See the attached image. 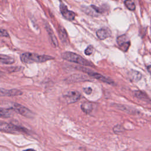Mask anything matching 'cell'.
Returning a JSON list of instances; mask_svg holds the SVG:
<instances>
[{
  "mask_svg": "<svg viewBox=\"0 0 151 151\" xmlns=\"http://www.w3.org/2000/svg\"><path fill=\"white\" fill-rule=\"evenodd\" d=\"M93 50H94V48L92 45H89L87 47V48L84 51V53L86 55H91L92 53H93Z\"/></svg>",
  "mask_w": 151,
  "mask_h": 151,
  "instance_id": "obj_22",
  "label": "cell"
},
{
  "mask_svg": "<svg viewBox=\"0 0 151 151\" xmlns=\"http://www.w3.org/2000/svg\"><path fill=\"white\" fill-rule=\"evenodd\" d=\"M147 70L148 72L150 73V74H151V65H148V66L147 67Z\"/></svg>",
  "mask_w": 151,
  "mask_h": 151,
  "instance_id": "obj_25",
  "label": "cell"
},
{
  "mask_svg": "<svg viewBox=\"0 0 151 151\" xmlns=\"http://www.w3.org/2000/svg\"><path fill=\"white\" fill-rule=\"evenodd\" d=\"M117 42L120 49L124 52L127 51L130 45V42L126 35H122L118 37L117 38Z\"/></svg>",
  "mask_w": 151,
  "mask_h": 151,
  "instance_id": "obj_6",
  "label": "cell"
},
{
  "mask_svg": "<svg viewBox=\"0 0 151 151\" xmlns=\"http://www.w3.org/2000/svg\"><path fill=\"white\" fill-rule=\"evenodd\" d=\"M83 91L87 94H90L92 92V88L91 87H86L83 88Z\"/></svg>",
  "mask_w": 151,
  "mask_h": 151,
  "instance_id": "obj_24",
  "label": "cell"
},
{
  "mask_svg": "<svg viewBox=\"0 0 151 151\" xmlns=\"http://www.w3.org/2000/svg\"><path fill=\"white\" fill-rule=\"evenodd\" d=\"M134 95L136 97H137L138 99H139L140 100H146V101H147V100L149 99L147 95L145 93H143V91H135L134 92Z\"/></svg>",
  "mask_w": 151,
  "mask_h": 151,
  "instance_id": "obj_20",
  "label": "cell"
},
{
  "mask_svg": "<svg viewBox=\"0 0 151 151\" xmlns=\"http://www.w3.org/2000/svg\"><path fill=\"white\" fill-rule=\"evenodd\" d=\"M82 11H83L86 14L93 16V17H97L98 13L95 11V10L90 6H83L82 7Z\"/></svg>",
  "mask_w": 151,
  "mask_h": 151,
  "instance_id": "obj_17",
  "label": "cell"
},
{
  "mask_svg": "<svg viewBox=\"0 0 151 151\" xmlns=\"http://www.w3.org/2000/svg\"><path fill=\"white\" fill-rule=\"evenodd\" d=\"M124 5L130 11H134L136 8L134 0H125Z\"/></svg>",
  "mask_w": 151,
  "mask_h": 151,
  "instance_id": "obj_19",
  "label": "cell"
},
{
  "mask_svg": "<svg viewBox=\"0 0 151 151\" xmlns=\"http://www.w3.org/2000/svg\"><path fill=\"white\" fill-rule=\"evenodd\" d=\"M87 78L84 76H81V75H73L68 77L67 78V81L70 83L71 82H77V81H81L87 80Z\"/></svg>",
  "mask_w": 151,
  "mask_h": 151,
  "instance_id": "obj_14",
  "label": "cell"
},
{
  "mask_svg": "<svg viewBox=\"0 0 151 151\" xmlns=\"http://www.w3.org/2000/svg\"><path fill=\"white\" fill-rule=\"evenodd\" d=\"M45 28H46V29L48 32V34L50 36V40H51V43H52V45H53V47H56L58 46V41H57V40L55 36V35L54 34V32L52 30V29L51 28L50 26L48 24V23H46L45 24Z\"/></svg>",
  "mask_w": 151,
  "mask_h": 151,
  "instance_id": "obj_12",
  "label": "cell"
},
{
  "mask_svg": "<svg viewBox=\"0 0 151 151\" xmlns=\"http://www.w3.org/2000/svg\"><path fill=\"white\" fill-rule=\"evenodd\" d=\"M81 109L83 112H84L86 114H88L92 111L93 105L91 103L88 101H86L81 104Z\"/></svg>",
  "mask_w": 151,
  "mask_h": 151,
  "instance_id": "obj_15",
  "label": "cell"
},
{
  "mask_svg": "<svg viewBox=\"0 0 151 151\" xmlns=\"http://www.w3.org/2000/svg\"><path fill=\"white\" fill-rule=\"evenodd\" d=\"M0 131L8 133H17L19 132L27 133V129L17 125H14L4 122H0Z\"/></svg>",
  "mask_w": 151,
  "mask_h": 151,
  "instance_id": "obj_3",
  "label": "cell"
},
{
  "mask_svg": "<svg viewBox=\"0 0 151 151\" xmlns=\"http://www.w3.org/2000/svg\"><path fill=\"white\" fill-rule=\"evenodd\" d=\"M128 78L130 81L133 83H136L141 80L142 75L141 73L137 71L132 70L128 73Z\"/></svg>",
  "mask_w": 151,
  "mask_h": 151,
  "instance_id": "obj_11",
  "label": "cell"
},
{
  "mask_svg": "<svg viewBox=\"0 0 151 151\" xmlns=\"http://www.w3.org/2000/svg\"><path fill=\"white\" fill-rule=\"evenodd\" d=\"M62 58L70 62L75 63L80 65L86 66H93V64L89 61L86 60L78 54L73 52L67 51L62 54Z\"/></svg>",
  "mask_w": 151,
  "mask_h": 151,
  "instance_id": "obj_2",
  "label": "cell"
},
{
  "mask_svg": "<svg viewBox=\"0 0 151 151\" xmlns=\"http://www.w3.org/2000/svg\"><path fill=\"white\" fill-rule=\"evenodd\" d=\"M0 36L1 37H8L9 34L5 29L0 28Z\"/></svg>",
  "mask_w": 151,
  "mask_h": 151,
  "instance_id": "obj_23",
  "label": "cell"
},
{
  "mask_svg": "<svg viewBox=\"0 0 151 151\" xmlns=\"http://www.w3.org/2000/svg\"><path fill=\"white\" fill-rule=\"evenodd\" d=\"M81 93L77 91H68L65 95L64 98L68 103H76L81 99Z\"/></svg>",
  "mask_w": 151,
  "mask_h": 151,
  "instance_id": "obj_7",
  "label": "cell"
},
{
  "mask_svg": "<svg viewBox=\"0 0 151 151\" xmlns=\"http://www.w3.org/2000/svg\"><path fill=\"white\" fill-rule=\"evenodd\" d=\"M12 109L19 114L27 118H32L34 117V114L30 110L18 103H14Z\"/></svg>",
  "mask_w": 151,
  "mask_h": 151,
  "instance_id": "obj_4",
  "label": "cell"
},
{
  "mask_svg": "<svg viewBox=\"0 0 151 151\" xmlns=\"http://www.w3.org/2000/svg\"><path fill=\"white\" fill-rule=\"evenodd\" d=\"M12 110L10 109L0 107V118H8L12 115Z\"/></svg>",
  "mask_w": 151,
  "mask_h": 151,
  "instance_id": "obj_16",
  "label": "cell"
},
{
  "mask_svg": "<svg viewBox=\"0 0 151 151\" xmlns=\"http://www.w3.org/2000/svg\"><path fill=\"white\" fill-rule=\"evenodd\" d=\"M0 63L4 64H12L15 63V60L10 56L0 54Z\"/></svg>",
  "mask_w": 151,
  "mask_h": 151,
  "instance_id": "obj_13",
  "label": "cell"
},
{
  "mask_svg": "<svg viewBox=\"0 0 151 151\" xmlns=\"http://www.w3.org/2000/svg\"><path fill=\"white\" fill-rule=\"evenodd\" d=\"M113 131L115 133H122L124 130V129L123 128V127H122V126L119 125V124H117L116 126H115L114 127H113Z\"/></svg>",
  "mask_w": 151,
  "mask_h": 151,
  "instance_id": "obj_21",
  "label": "cell"
},
{
  "mask_svg": "<svg viewBox=\"0 0 151 151\" xmlns=\"http://www.w3.org/2000/svg\"><path fill=\"white\" fill-rule=\"evenodd\" d=\"M21 61L25 64H31L34 63H43L48 60H53L54 57L47 55H38L34 53L25 52L20 56Z\"/></svg>",
  "mask_w": 151,
  "mask_h": 151,
  "instance_id": "obj_1",
  "label": "cell"
},
{
  "mask_svg": "<svg viewBox=\"0 0 151 151\" xmlns=\"http://www.w3.org/2000/svg\"><path fill=\"white\" fill-rule=\"evenodd\" d=\"M23 151H37L33 149H26V150H24Z\"/></svg>",
  "mask_w": 151,
  "mask_h": 151,
  "instance_id": "obj_26",
  "label": "cell"
},
{
  "mask_svg": "<svg viewBox=\"0 0 151 151\" xmlns=\"http://www.w3.org/2000/svg\"><path fill=\"white\" fill-rule=\"evenodd\" d=\"M60 10L62 15L67 20L72 21L76 17V14L71 11L68 9L67 6L62 2H60Z\"/></svg>",
  "mask_w": 151,
  "mask_h": 151,
  "instance_id": "obj_5",
  "label": "cell"
},
{
  "mask_svg": "<svg viewBox=\"0 0 151 151\" xmlns=\"http://www.w3.org/2000/svg\"><path fill=\"white\" fill-rule=\"evenodd\" d=\"M88 74L93 77V78H94L97 80H99L101 81H103L104 83H107V84H111V85H113L114 84V81L111 80V79H109V78H106V77L103 76V75L99 74V73H94V72H89L88 73Z\"/></svg>",
  "mask_w": 151,
  "mask_h": 151,
  "instance_id": "obj_9",
  "label": "cell"
},
{
  "mask_svg": "<svg viewBox=\"0 0 151 151\" xmlns=\"http://www.w3.org/2000/svg\"><path fill=\"white\" fill-rule=\"evenodd\" d=\"M58 35L60 40L62 42H65L67 39V33L64 28L63 27H60L58 31Z\"/></svg>",
  "mask_w": 151,
  "mask_h": 151,
  "instance_id": "obj_18",
  "label": "cell"
},
{
  "mask_svg": "<svg viewBox=\"0 0 151 151\" xmlns=\"http://www.w3.org/2000/svg\"><path fill=\"white\" fill-rule=\"evenodd\" d=\"M96 35L100 40H103L110 37L111 35V30L108 28H103L97 31Z\"/></svg>",
  "mask_w": 151,
  "mask_h": 151,
  "instance_id": "obj_10",
  "label": "cell"
},
{
  "mask_svg": "<svg viewBox=\"0 0 151 151\" xmlns=\"http://www.w3.org/2000/svg\"><path fill=\"white\" fill-rule=\"evenodd\" d=\"M22 94V92L18 89H5L0 88V96L14 97Z\"/></svg>",
  "mask_w": 151,
  "mask_h": 151,
  "instance_id": "obj_8",
  "label": "cell"
}]
</instances>
